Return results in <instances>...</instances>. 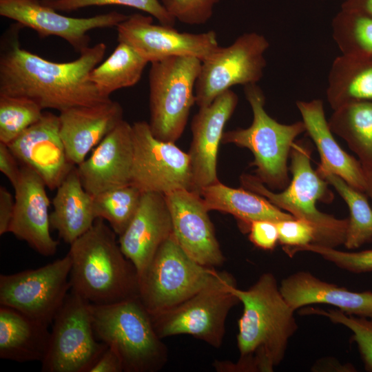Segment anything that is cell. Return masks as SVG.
Segmentation results:
<instances>
[{
    "label": "cell",
    "instance_id": "cell-1",
    "mask_svg": "<svg viewBox=\"0 0 372 372\" xmlns=\"http://www.w3.org/2000/svg\"><path fill=\"white\" fill-rule=\"evenodd\" d=\"M105 51L106 45L99 43L72 61H50L21 48L18 32L12 31L1 45L0 94L28 98L43 110L59 112L107 101L110 98L103 96L90 80Z\"/></svg>",
    "mask_w": 372,
    "mask_h": 372
},
{
    "label": "cell",
    "instance_id": "cell-2",
    "mask_svg": "<svg viewBox=\"0 0 372 372\" xmlns=\"http://www.w3.org/2000/svg\"><path fill=\"white\" fill-rule=\"evenodd\" d=\"M243 305L238 321L236 362L218 361L222 372H271L285 358L289 339L298 329L294 310L282 295L275 276L262 274L246 290L233 289Z\"/></svg>",
    "mask_w": 372,
    "mask_h": 372
},
{
    "label": "cell",
    "instance_id": "cell-3",
    "mask_svg": "<svg viewBox=\"0 0 372 372\" xmlns=\"http://www.w3.org/2000/svg\"><path fill=\"white\" fill-rule=\"evenodd\" d=\"M116 235L104 220L97 218L70 245V291L91 304H110L138 297V273Z\"/></svg>",
    "mask_w": 372,
    "mask_h": 372
},
{
    "label": "cell",
    "instance_id": "cell-4",
    "mask_svg": "<svg viewBox=\"0 0 372 372\" xmlns=\"http://www.w3.org/2000/svg\"><path fill=\"white\" fill-rule=\"evenodd\" d=\"M311 153L312 144L307 138L293 143L289 167L292 179L282 192H273L256 176L248 174L240 176V183L242 187L262 196L296 218L309 223L315 229L313 244L335 248L344 243L349 218H336L317 209V202L329 204L334 195L329 183L311 167Z\"/></svg>",
    "mask_w": 372,
    "mask_h": 372
},
{
    "label": "cell",
    "instance_id": "cell-5",
    "mask_svg": "<svg viewBox=\"0 0 372 372\" xmlns=\"http://www.w3.org/2000/svg\"><path fill=\"white\" fill-rule=\"evenodd\" d=\"M94 334L119 356L124 372H156L168 360L149 311L138 297L110 304L90 303Z\"/></svg>",
    "mask_w": 372,
    "mask_h": 372
},
{
    "label": "cell",
    "instance_id": "cell-6",
    "mask_svg": "<svg viewBox=\"0 0 372 372\" xmlns=\"http://www.w3.org/2000/svg\"><path fill=\"white\" fill-rule=\"evenodd\" d=\"M227 285H236L230 273L195 261L172 234L139 276L138 298L149 312H154L175 306L205 289Z\"/></svg>",
    "mask_w": 372,
    "mask_h": 372
},
{
    "label": "cell",
    "instance_id": "cell-7",
    "mask_svg": "<svg viewBox=\"0 0 372 372\" xmlns=\"http://www.w3.org/2000/svg\"><path fill=\"white\" fill-rule=\"evenodd\" d=\"M244 92L252 110V123L247 128L225 132L222 143L249 149L254 156L251 165L256 167V176L272 189H283L289 183L287 161L292 145L306 132L305 125L302 121L282 124L271 118L257 83L244 86Z\"/></svg>",
    "mask_w": 372,
    "mask_h": 372
},
{
    "label": "cell",
    "instance_id": "cell-8",
    "mask_svg": "<svg viewBox=\"0 0 372 372\" xmlns=\"http://www.w3.org/2000/svg\"><path fill=\"white\" fill-rule=\"evenodd\" d=\"M201 65L194 56H173L151 63L149 125L156 138L175 143L183 134L195 103Z\"/></svg>",
    "mask_w": 372,
    "mask_h": 372
},
{
    "label": "cell",
    "instance_id": "cell-9",
    "mask_svg": "<svg viewBox=\"0 0 372 372\" xmlns=\"http://www.w3.org/2000/svg\"><path fill=\"white\" fill-rule=\"evenodd\" d=\"M43 372H88L107 346L97 341L90 303L70 291L53 320Z\"/></svg>",
    "mask_w": 372,
    "mask_h": 372
},
{
    "label": "cell",
    "instance_id": "cell-10",
    "mask_svg": "<svg viewBox=\"0 0 372 372\" xmlns=\"http://www.w3.org/2000/svg\"><path fill=\"white\" fill-rule=\"evenodd\" d=\"M236 285L205 289L172 307L149 312L154 329L163 339L185 334L219 348L225 337V321L239 302Z\"/></svg>",
    "mask_w": 372,
    "mask_h": 372
},
{
    "label": "cell",
    "instance_id": "cell-11",
    "mask_svg": "<svg viewBox=\"0 0 372 372\" xmlns=\"http://www.w3.org/2000/svg\"><path fill=\"white\" fill-rule=\"evenodd\" d=\"M72 259L64 257L37 269L0 275V304L50 325L71 289Z\"/></svg>",
    "mask_w": 372,
    "mask_h": 372
},
{
    "label": "cell",
    "instance_id": "cell-12",
    "mask_svg": "<svg viewBox=\"0 0 372 372\" xmlns=\"http://www.w3.org/2000/svg\"><path fill=\"white\" fill-rule=\"evenodd\" d=\"M269 47L267 39L254 32L239 36L228 46H220L202 62L195 103L199 107L207 106L234 85L256 84L263 76L264 54Z\"/></svg>",
    "mask_w": 372,
    "mask_h": 372
},
{
    "label": "cell",
    "instance_id": "cell-13",
    "mask_svg": "<svg viewBox=\"0 0 372 372\" xmlns=\"http://www.w3.org/2000/svg\"><path fill=\"white\" fill-rule=\"evenodd\" d=\"M134 158L131 184L143 192L166 194L179 189L192 190L189 156L174 143L156 138L149 125H132Z\"/></svg>",
    "mask_w": 372,
    "mask_h": 372
},
{
    "label": "cell",
    "instance_id": "cell-14",
    "mask_svg": "<svg viewBox=\"0 0 372 372\" xmlns=\"http://www.w3.org/2000/svg\"><path fill=\"white\" fill-rule=\"evenodd\" d=\"M118 42L130 45L148 63L173 56H194L202 62L219 48L214 30L193 34L154 24L151 15L134 14L116 26Z\"/></svg>",
    "mask_w": 372,
    "mask_h": 372
},
{
    "label": "cell",
    "instance_id": "cell-15",
    "mask_svg": "<svg viewBox=\"0 0 372 372\" xmlns=\"http://www.w3.org/2000/svg\"><path fill=\"white\" fill-rule=\"evenodd\" d=\"M0 15L34 30L41 37H61L79 53L89 47V31L116 27L128 17L113 11L87 18L70 17L39 0H0Z\"/></svg>",
    "mask_w": 372,
    "mask_h": 372
},
{
    "label": "cell",
    "instance_id": "cell-16",
    "mask_svg": "<svg viewBox=\"0 0 372 372\" xmlns=\"http://www.w3.org/2000/svg\"><path fill=\"white\" fill-rule=\"evenodd\" d=\"M164 196L171 214L173 234L185 253L203 265L215 268L223 265L225 258L200 194L179 189Z\"/></svg>",
    "mask_w": 372,
    "mask_h": 372
},
{
    "label": "cell",
    "instance_id": "cell-17",
    "mask_svg": "<svg viewBox=\"0 0 372 372\" xmlns=\"http://www.w3.org/2000/svg\"><path fill=\"white\" fill-rule=\"evenodd\" d=\"M237 94L229 90L216 97L207 106L199 107L192 121V140L189 150L192 190L198 193L207 186L219 181L217 158L224 128L235 111Z\"/></svg>",
    "mask_w": 372,
    "mask_h": 372
},
{
    "label": "cell",
    "instance_id": "cell-18",
    "mask_svg": "<svg viewBox=\"0 0 372 372\" xmlns=\"http://www.w3.org/2000/svg\"><path fill=\"white\" fill-rule=\"evenodd\" d=\"M59 129V116L43 112L37 122L7 144L21 165L34 170L51 190L57 189L75 166L68 159Z\"/></svg>",
    "mask_w": 372,
    "mask_h": 372
},
{
    "label": "cell",
    "instance_id": "cell-19",
    "mask_svg": "<svg viewBox=\"0 0 372 372\" xmlns=\"http://www.w3.org/2000/svg\"><path fill=\"white\" fill-rule=\"evenodd\" d=\"M46 185L32 168L21 165L14 189V209L9 231L39 254L53 256L59 245L50 234V204Z\"/></svg>",
    "mask_w": 372,
    "mask_h": 372
},
{
    "label": "cell",
    "instance_id": "cell-20",
    "mask_svg": "<svg viewBox=\"0 0 372 372\" xmlns=\"http://www.w3.org/2000/svg\"><path fill=\"white\" fill-rule=\"evenodd\" d=\"M133 158L132 125L123 120L77 165L83 187L95 196L131 184Z\"/></svg>",
    "mask_w": 372,
    "mask_h": 372
},
{
    "label": "cell",
    "instance_id": "cell-21",
    "mask_svg": "<svg viewBox=\"0 0 372 372\" xmlns=\"http://www.w3.org/2000/svg\"><path fill=\"white\" fill-rule=\"evenodd\" d=\"M173 234L170 211L164 194L143 192L139 207L118 244L139 276L161 245Z\"/></svg>",
    "mask_w": 372,
    "mask_h": 372
},
{
    "label": "cell",
    "instance_id": "cell-22",
    "mask_svg": "<svg viewBox=\"0 0 372 372\" xmlns=\"http://www.w3.org/2000/svg\"><path fill=\"white\" fill-rule=\"evenodd\" d=\"M121 104L110 99L92 105L76 106L60 112V136L68 161L79 165L123 118Z\"/></svg>",
    "mask_w": 372,
    "mask_h": 372
},
{
    "label": "cell",
    "instance_id": "cell-23",
    "mask_svg": "<svg viewBox=\"0 0 372 372\" xmlns=\"http://www.w3.org/2000/svg\"><path fill=\"white\" fill-rule=\"evenodd\" d=\"M280 290L294 310L312 304H327L345 313L372 319V292L353 291L322 280L307 271L284 278Z\"/></svg>",
    "mask_w": 372,
    "mask_h": 372
},
{
    "label": "cell",
    "instance_id": "cell-24",
    "mask_svg": "<svg viewBox=\"0 0 372 372\" xmlns=\"http://www.w3.org/2000/svg\"><path fill=\"white\" fill-rule=\"evenodd\" d=\"M296 106L306 132L318 150L321 159L320 164L353 188L365 193V177L361 163L344 151L334 138L325 118L322 101H298Z\"/></svg>",
    "mask_w": 372,
    "mask_h": 372
},
{
    "label": "cell",
    "instance_id": "cell-25",
    "mask_svg": "<svg viewBox=\"0 0 372 372\" xmlns=\"http://www.w3.org/2000/svg\"><path fill=\"white\" fill-rule=\"evenodd\" d=\"M52 205L51 227L70 245L87 231L97 219L93 196L83 187L76 166L57 188Z\"/></svg>",
    "mask_w": 372,
    "mask_h": 372
},
{
    "label": "cell",
    "instance_id": "cell-26",
    "mask_svg": "<svg viewBox=\"0 0 372 372\" xmlns=\"http://www.w3.org/2000/svg\"><path fill=\"white\" fill-rule=\"evenodd\" d=\"M49 325L14 309L0 307V358L17 362L42 361L50 339Z\"/></svg>",
    "mask_w": 372,
    "mask_h": 372
},
{
    "label": "cell",
    "instance_id": "cell-27",
    "mask_svg": "<svg viewBox=\"0 0 372 372\" xmlns=\"http://www.w3.org/2000/svg\"><path fill=\"white\" fill-rule=\"evenodd\" d=\"M208 209L233 215L242 231L247 232L254 220H267L278 223L295 218L273 205L267 198L243 187L232 188L220 181L205 187L199 192Z\"/></svg>",
    "mask_w": 372,
    "mask_h": 372
},
{
    "label": "cell",
    "instance_id": "cell-28",
    "mask_svg": "<svg viewBox=\"0 0 372 372\" xmlns=\"http://www.w3.org/2000/svg\"><path fill=\"white\" fill-rule=\"evenodd\" d=\"M327 97L333 110L347 103L372 102V56H337L329 73Z\"/></svg>",
    "mask_w": 372,
    "mask_h": 372
},
{
    "label": "cell",
    "instance_id": "cell-29",
    "mask_svg": "<svg viewBox=\"0 0 372 372\" xmlns=\"http://www.w3.org/2000/svg\"><path fill=\"white\" fill-rule=\"evenodd\" d=\"M329 122L358 157L365 172H372V102H356L335 109Z\"/></svg>",
    "mask_w": 372,
    "mask_h": 372
},
{
    "label": "cell",
    "instance_id": "cell-30",
    "mask_svg": "<svg viewBox=\"0 0 372 372\" xmlns=\"http://www.w3.org/2000/svg\"><path fill=\"white\" fill-rule=\"evenodd\" d=\"M148 62L130 45L123 42L90 73V80L105 98L117 90L136 85Z\"/></svg>",
    "mask_w": 372,
    "mask_h": 372
},
{
    "label": "cell",
    "instance_id": "cell-31",
    "mask_svg": "<svg viewBox=\"0 0 372 372\" xmlns=\"http://www.w3.org/2000/svg\"><path fill=\"white\" fill-rule=\"evenodd\" d=\"M318 174L331 185L346 202L350 212L344 246L353 249L372 241V208L367 195L358 190L320 164Z\"/></svg>",
    "mask_w": 372,
    "mask_h": 372
},
{
    "label": "cell",
    "instance_id": "cell-32",
    "mask_svg": "<svg viewBox=\"0 0 372 372\" xmlns=\"http://www.w3.org/2000/svg\"><path fill=\"white\" fill-rule=\"evenodd\" d=\"M142 194L138 188L130 184L92 196L95 216L107 221L119 236L134 217Z\"/></svg>",
    "mask_w": 372,
    "mask_h": 372
},
{
    "label": "cell",
    "instance_id": "cell-33",
    "mask_svg": "<svg viewBox=\"0 0 372 372\" xmlns=\"http://www.w3.org/2000/svg\"><path fill=\"white\" fill-rule=\"evenodd\" d=\"M331 25L342 54L372 56V17L340 9Z\"/></svg>",
    "mask_w": 372,
    "mask_h": 372
},
{
    "label": "cell",
    "instance_id": "cell-34",
    "mask_svg": "<svg viewBox=\"0 0 372 372\" xmlns=\"http://www.w3.org/2000/svg\"><path fill=\"white\" fill-rule=\"evenodd\" d=\"M42 107L25 97L0 94V142L8 144L43 116Z\"/></svg>",
    "mask_w": 372,
    "mask_h": 372
},
{
    "label": "cell",
    "instance_id": "cell-35",
    "mask_svg": "<svg viewBox=\"0 0 372 372\" xmlns=\"http://www.w3.org/2000/svg\"><path fill=\"white\" fill-rule=\"evenodd\" d=\"M41 2L56 10L61 11L94 6L120 5L146 12L163 25L174 26L176 21L167 12L160 0H41Z\"/></svg>",
    "mask_w": 372,
    "mask_h": 372
},
{
    "label": "cell",
    "instance_id": "cell-36",
    "mask_svg": "<svg viewBox=\"0 0 372 372\" xmlns=\"http://www.w3.org/2000/svg\"><path fill=\"white\" fill-rule=\"evenodd\" d=\"M307 314H316L329 318L334 323L342 324L353 333L366 368L372 371V320L344 313L339 309L324 311L318 309H304Z\"/></svg>",
    "mask_w": 372,
    "mask_h": 372
},
{
    "label": "cell",
    "instance_id": "cell-37",
    "mask_svg": "<svg viewBox=\"0 0 372 372\" xmlns=\"http://www.w3.org/2000/svg\"><path fill=\"white\" fill-rule=\"evenodd\" d=\"M300 251L317 254L339 268L350 272L358 273L372 271V249L349 252L310 243L285 253L291 256Z\"/></svg>",
    "mask_w": 372,
    "mask_h": 372
},
{
    "label": "cell",
    "instance_id": "cell-38",
    "mask_svg": "<svg viewBox=\"0 0 372 372\" xmlns=\"http://www.w3.org/2000/svg\"><path fill=\"white\" fill-rule=\"evenodd\" d=\"M220 0H160L176 20L189 25L206 23Z\"/></svg>",
    "mask_w": 372,
    "mask_h": 372
},
{
    "label": "cell",
    "instance_id": "cell-39",
    "mask_svg": "<svg viewBox=\"0 0 372 372\" xmlns=\"http://www.w3.org/2000/svg\"><path fill=\"white\" fill-rule=\"evenodd\" d=\"M276 223L279 242L284 245L285 251L314 242V227L306 220L295 218Z\"/></svg>",
    "mask_w": 372,
    "mask_h": 372
},
{
    "label": "cell",
    "instance_id": "cell-40",
    "mask_svg": "<svg viewBox=\"0 0 372 372\" xmlns=\"http://www.w3.org/2000/svg\"><path fill=\"white\" fill-rule=\"evenodd\" d=\"M249 239L257 247L273 249L279 242L277 223L267 220L252 221L249 227Z\"/></svg>",
    "mask_w": 372,
    "mask_h": 372
},
{
    "label": "cell",
    "instance_id": "cell-41",
    "mask_svg": "<svg viewBox=\"0 0 372 372\" xmlns=\"http://www.w3.org/2000/svg\"><path fill=\"white\" fill-rule=\"evenodd\" d=\"M18 161L8 145L0 142V171L6 176L13 188L17 185L21 174Z\"/></svg>",
    "mask_w": 372,
    "mask_h": 372
},
{
    "label": "cell",
    "instance_id": "cell-42",
    "mask_svg": "<svg viewBox=\"0 0 372 372\" xmlns=\"http://www.w3.org/2000/svg\"><path fill=\"white\" fill-rule=\"evenodd\" d=\"M14 209V197L3 186L0 187V235L9 231Z\"/></svg>",
    "mask_w": 372,
    "mask_h": 372
},
{
    "label": "cell",
    "instance_id": "cell-43",
    "mask_svg": "<svg viewBox=\"0 0 372 372\" xmlns=\"http://www.w3.org/2000/svg\"><path fill=\"white\" fill-rule=\"evenodd\" d=\"M88 372H123V366L118 354L107 347Z\"/></svg>",
    "mask_w": 372,
    "mask_h": 372
},
{
    "label": "cell",
    "instance_id": "cell-44",
    "mask_svg": "<svg viewBox=\"0 0 372 372\" xmlns=\"http://www.w3.org/2000/svg\"><path fill=\"white\" fill-rule=\"evenodd\" d=\"M341 9L372 17V0H344Z\"/></svg>",
    "mask_w": 372,
    "mask_h": 372
},
{
    "label": "cell",
    "instance_id": "cell-45",
    "mask_svg": "<svg viewBox=\"0 0 372 372\" xmlns=\"http://www.w3.org/2000/svg\"><path fill=\"white\" fill-rule=\"evenodd\" d=\"M365 183H366V189L365 193L371 198L372 202V172H365Z\"/></svg>",
    "mask_w": 372,
    "mask_h": 372
},
{
    "label": "cell",
    "instance_id": "cell-46",
    "mask_svg": "<svg viewBox=\"0 0 372 372\" xmlns=\"http://www.w3.org/2000/svg\"><path fill=\"white\" fill-rule=\"evenodd\" d=\"M372 320V319H371Z\"/></svg>",
    "mask_w": 372,
    "mask_h": 372
}]
</instances>
